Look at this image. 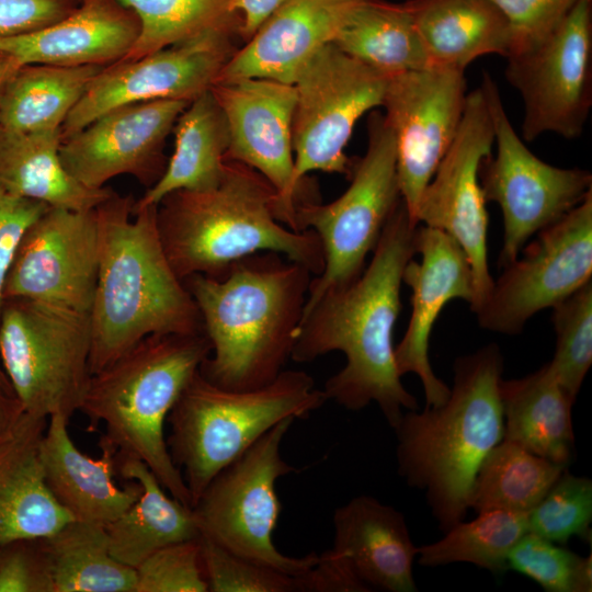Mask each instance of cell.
Instances as JSON below:
<instances>
[{
	"label": "cell",
	"mask_w": 592,
	"mask_h": 592,
	"mask_svg": "<svg viewBox=\"0 0 592 592\" xmlns=\"http://www.w3.org/2000/svg\"><path fill=\"white\" fill-rule=\"evenodd\" d=\"M417 226L401 200L361 275L304 308L291 356L307 363L341 351L346 364L326 382L328 400L351 411L376 402L392 429L406 411L419 409L400 380L392 344L402 273L417 253Z\"/></svg>",
	"instance_id": "6da1fadb"
},
{
	"label": "cell",
	"mask_w": 592,
	"mask_h": 592,
	"mask_svg": "<svg viewBox=\"0 0 592 592\" xmlns=\"http://www.w3.org/2000/svg\"><path fill=\"white\" fill-rule=\"evenodd\" d=\"M98 278L89 312L90 373L150 334L204 332L197 305L162 248L157 205L114 192L95 207Z\"/></svg>",
	"instance_id": "7a4b0ae2"
},
{
	"label": "cell",
	"mask_w": 592,
	"mask_h": 592,
	"mask_svg": "<svg viewBox=\"0 0 592 592\" xmlns=\"http://www.w3.org/2000/svg\"><path fill=\"white\" fill-rule=\"evenodd\" d=\"M311 274L264 252L239 260L220 278L193 274L182 280L212 344L200 373L231 390L273 382L292 356Z\"/></svg>",
	"instance_id": "3957f363"
},
{
	"label": "cell",
	"mask_w": 592,
	"mask_h": 592,
	"mask_svg": "<svg viewBox=\"0 0 592 592\" xmlns=\"http://www.w3.org/2000/svg\"><path fill=\"white\" fill-rule=\"evenodd\" d=\"M453 371L442 405L406 411L394 429L398 473L424 491L444 532L465 516L476 474L504 432L499 346L488 344L456 358Z\"/></svg>",
	"instance_id": "277c9868"
},
{
	"label": "cell",
	"mask_w": 592,
	"mask_h": 592,
	"mask_svg": "<svg viewBox=\"0 0 592 592\" xmlns=\"http://www.w3.org/2000/svg\"><path fill=\"white\" fill-rule=\"evenodd\" d=\"M226 161L215 187L174 191L157 205L160 241L178 277L220 278L232 264L259 252L284 254L319 275L325 255L318 235L280 223L272 185L252 168Z\"/></svg>",
	"instance_id": "5b68a950"
},
{
	"label": "cell",
	"mask_w": 592,
	"mask_h": 592,
	"mask_svg": "<svg viewBox=\"0 0 592 592\" xmlns=\"http://www.w3.org/2000/svg\"><path fill=\"white\" fill-rule=\"evenodd\" d=\"M210 351L205 332L150 334L91 374L79 408L90 431L103 423L101 437L118 456L141 460L170 496L190 508L189 489L169 453L164 422Z\"/></svg>",
	"instance_id": "8992f818"
},
{
	"label": "cell",
	"mask_w": 592,
	"mask_h": 592,
	"mask_svg": "<svg viewBox=\"0 0 592 592\" xmlns=\"http://www.w3.org/2000/svg\"><path fill=\"white\" fill-rule=\"evenodd\" d=\"M327 400L303 371L284 369L270 384L249 390L219 387L198 371L167 419V445L192 508L210 480L270 429L286 418H307Z\"/></svg>",
	"instance_id": "52a82bcc"
},
{
	"label": "cell",
	"mask_w": 592,
	"mask_h": 592,
	"mask_svg": "<svg viewBox=\"0 0 592 592\" xmlns=\"http://www.w3.org/2000/svg\"><path fill=\"white\" fill-rule=\"evenodd\" d=\"M89 314L25 298L3 300L1 366L26 413L71 418L91 373Z\"/></svg>",
	"instance_id": "ba28073f"
},
{
	"label": "cell",
	"mask_w": 592,
	"mask_h": 592,
	"mask_svg": "<svg viewBox=\"0 0 592 592\" xmlns=\"http://www.w3.org/2000/svg\"><path fill=\"white\" fill-rule=\"evenodd\" d=\"M367 149L353 164L346 191L328 204L296 205L295 231L312 229L325 255L322 272L311 278L305 307L326 292L357 278L401 201L392 133L379 111L369 114Z\"/></svg>",
	"instance_id": "9c48e42d"
},
{
	"label": "cell",
	"mask_w": 592,
	"mask_h": 592,
	"mask_svg": "<svg viewBox=\"0 0 592 592\" xmlns=\"http://www.w3.org/2000/svg\"><path fill=\"white\" fill-rule=\"evenodd\" d=\"M294 418H286L223 468L208 483L193 511L201 535L249 560L299 577L318 554L291 557L272 539L281 513L275 491L278 478L297 471L281 454Z\"/></svg>",
	"instance_id": "30bf717a"
},
{
	"label": "cell",
	"mask_w": 592,
	"mask_h": 592,
	"mask_svg": "<svg viewBox=\"0 0 592 592\" xmlns=\"http://www.w3.org/2000/svg\"><path fill=\"white\" fill-rule=\"evenodd\" d=\"M389 77L345 54L333 43L317 50L293 82V186L307 198L304 179L312 171L351 177L345 147L356 122L382 106Z\"/></svg>",
	"instance_id": "8fae6325"
},
{
	"label": "cell",
	"mask_w": 592,
	"mask_h": 592,
	"mask_svg": "<svg viewBox=\"0 0 592 592\" xmlns=\"http://www.w3.org/2000/svg\"><path fill=\"white\" fill-rule=\"evenodd\" d=\"M492 119L496 156L483 159L479 182L487 202L497 203L503 215L504 236L499 265L519 258L525 242L555 224L592 191L588 170L565 169L536 157L515 133L499 89L487 72L480 84Z\"/></svg>",
	"instance_id": "7c38bea8"
},
{
	"label": "cell",
	"mask_w": 592,
	"mask_h": 592,
	"mask_svg": "<svg viewBox=\"0 0 592 592\" xmlns=\"http://www.w3.org/2000/svg\"><path fill=\"white\" fill-rule=\"evenodd\" d=\"M504 76L523 100V139L580 137L592 106V0H578L537 45L508 56Z\"/></svg>",
	"instance_id": "4fadbf2b"
},
{
	"label": "cell",
	"mask_w": 592,
	"mask_h": 592,
	"mask_svg": "<svg viewBox=\"0 0 592 592\" xmlns=\"http://www.w3.org/2000/svg\"><path fill=\"white\" fill-rule=\"evenodd\" d=\"M491 291L475 312L490 331L516 334L526 321L553 308L591 281L592 191L503 267Z\"/></svg>",
	"instance_id": "5bb4252c"
},
{
	"label": "cell",
	"mask_w": 592,
	"mask_h": 592,
	"mask_svg": "<svg viewBox=\"0 0 592 592\" xmlns=\"http://www.w3.org/2000/svg\"><path fill=\"white\" fill-rule=\"evenodd\" d=\"M494 144L492 119L479 86L468 92L453 143L419 200L414 223L440 229L465 251L473 274L476 312L486 301L493 280L487 258L488 213L479 169Z\"/></svg>",
	"instance_id": "9a60e30c"
},
{
	"label": "cell",
	"mask_w": 592,
	"mask_h": 592,
	"mask_svg": "<svg viewBox=\"0 0 592 592\" xmlns=\"http://www.w3.org/2000/svg\"><path fill=\"white\" fill-rule=\"evenodd\" d=\"M240 18L197 37L146 56L103 67L61 126V139L101 114L155 100L191 102L208 91L235 54Z\"/></svg>",
	"instance_id": "2e32d148"
},
{
	"label": "cell",
	"mask_w": 592,
	"mask_h": 592,
	"mask_svg": "<svg viewBox=\"0 0 592 592\" xmlns=\"http://www.w3.org/2000/svg\"><path fill=\"white\" fill-rule=\"evenodd\" d=\"M467 94L465 71L454 68L429 67L388 79L382 106L395 139L401 200L413 224L421 194L458 130Z\"/></svg>",
	"instance_id": "e0dca14e"
},
{
	"label": "cell",
	"mask_w": 592,
	"mask_h": 592,
	"mask_svg": "<svg viewBox=\"0 0 592 592\" xmlns=\"http://www.w3.org/2000/svg\"><path fill=\"white\" fill-rule=\"evenodd\" d=\"M99 250L95 208L48 207L19 243L5 277L3 300L25 298L89 314Z\"/></svg>",
	"instance_id": "ac0fdd59"
},
{
	"label": "cell",
	"mask_w": 592,
	"mask_h": 592,
	"mask_svg": "<svg viewBox=\"0 0 592 592\" xmlns=\"http://www.w3.org/2000/svg\"><path fill=\"white\" fill-rule=\"evenodd\" d=\"M210 92L228 126L226 160L252 168L272 185L275 216L295 231V209L301 200L293 186L294 84L241 78L215 82Z\"/></svg>",
	"instance_id": "d6986e66"
},
{
	"label": "cell",
	"mask_w": 592,
	"mask_h": 592,
	"mask_svg": "<svg viewBox=\"0 0 592 592\" xmlns=\"http://www.w3.org/2000/svg\"><path fill=\"white\" fill-rule=\"evenodd\" d=\"M189 103L155 100L112 109L61 139V161L90 189L124 174L150 187L166 169V139Z\"/></svg>",
	"instance_id": "ffe728a7"
},
{
	"label": "cell",
	"mask_w": 592,
	"mask_h": 592,
	"mask_svg": "<svg viewBox=\"0 0 592 592\" xmlns=\"http://www.w3.org/2000/svg\"><path fill=\"white\" fill-rule=\"evenodd\" d=\"M415 251L421 260H410L402 273V283L411 289V315L402 340L395 348V362L400 376L413 373L423 386L426 407L442 405L449 388L433 372L429 342L442 308L451 299L471 304L474 281L468 258L449 235L418 225Z\"/></svg>",
	"instance_id": "44dd1931"
},
{
	"label": "cell",
	"mask_w": 592,
	"mask_h": 592,
	"mask_svg": "<svg viewBox=\"0 0 592 592\" xmlns=\"http://www.w3.org/2000/svg\"><path fill=\"white\" fill-rule=\"evenodd\" d=\"M363 1L289 0L235 52L216 82L265 78L293 84L300 67L332 43Z\"/></svg>",
	"instance_id": "7402d4cb"
},
{
	"label": "cell",
	"mask_w": 592,
	"mask_h": 592,
	"mask_svg": "<svg viewBox=\"0 0 592 592\" xmlns=\"http://www.w3.org/2000/svg\"><path fill=\"white\" fill-rule=\"evenodd\" d=\"M139 33L135 13L118 0H79L42 29L0 36V54L24 65L106 67L126 56Z\"/></svg>",
	"instance_id": "603a6c76"
},
{
	"label": "cell",
	"mask_w": 592,
	"mask_h": 592,
	"mask_svg": "<svg viewBox=\"0 0 592 592\" xmlns=\"http://www.w3.org/2000/svg\"><path fill=\"white\" fill-rule=\"evenodd\" d=\"M69 418L54 414L39 444L45 482L61 508L72 519L107 524L124 513L140 496L135 480L119 487L117 449L101 437V455L92 458L73 443L68 431Z\"/></svg>",
	"instance_id": "cb8c5ba5"
},
{
	"label": "cell",
	"mask_w": 592,
	"mask_h": 592,
	"mask_svg": "<svg viewBox=\"0 0 592 592\" xmlns=\"http://www.w3.org/2000/svg\"><path fill=\"white\" fill-rule=\"evenodd\" d=\"M333 549L368 591L414 592L418 555L403 514L369 496H358L333 514Z\"/></svg>",
	"instance_id": "d4e9b609"
},
{
	"label": "cell",
	"mask_w": 592,
	"mask_h": 592,
	"mask_svg": "<svg viewBox=\"0 0 592 592\" xmlns=\"http://www.w3.org/2000/svg\"><path fill=\"white\" fill-rule=\"evenodd\" d=\"M47 421L25 412L0 440V546L46 537L72 520L45 482L39 444Z\"/></svg>",
	"instance_id": "484cf974"
},
{
	"label": "cell",
	"mask_w": 592,
	"mask_h": 592,
	"mask_svg": "<svg viewBox=\"0 0 592 592\" xmlns=\"http://www.w3.org/2000/svg\"><path fill=\"white\" fill-rule=\"evenodd\" d=\"M430 67L464 70L479 57H508L511 29L489 0H407L403 2Z\"/></svg>",
	"instance_id": "4316f807"
},
{
	"label": "cell",
	"mask_w": 592,
	"mask_h": 592,
	"mask_svg": "<svg viewBox=\"0 0 592 592\" xmlns=\"http://www.w3.org/2000/svg\"><path fill=\"white\" fill-rule=\"evenodd\" d=\"M117 474L141 487L139 498L118 517L105 524L111 555L136 568L156 550L201 536L193 508L169 496L139 459L117 456Z\"/></svg>",
	"instance_id": "83f0119b"
},
{
	"label": "cell",
	"mask_w": 592,
	"mask_h": 592,
	"mask_svg": "<svg viewBox=\"0 0 592 592\" xmlns=\"http://www.w3.org/2000/svg\"><path fill=\"white\" fill-rule=\"evenodd\" d=\"M503 440L568 467L574 444V399L557 382L547 364L517 379L500 382Z\"/></svg>",
	"instance_id": "f1b7e54d"
},
{
	"label": "cell",
	"mask_w": 592,
	"mask_h": 592,
	"mask_svg": "<svg viewBox=\"0 0 592 592\" xmlns=\"http://www.w3.org/2000/svg\"><path fill=\"white\" fill-rule=\"evenodd\" d=\"M60 144V129L14 133L0 128V185L49 207L94 209L114 191L90 189L76 180L61 161Z\"/></svg>",
	"instance_id": "f546056e"
},
{
	"label": "cell",
	"mask_w": 592,
	"mask_h": 592,
	"mask_svg": "<svg viewBox=\"0 0 592 592\" xmlns=\"http://www.w3.org/2000/svg\"><path fill=\"white\" fill-rule=\"evenodd\" d=\"M172 132L173 153L160 179L135 201V207L158 205L168 194L179 190L215 187L225 174L228 126L210 89L187 104Z\"/></svg>",
	"instance_id": "4dcf8cb0"
},
{
	"label": "cell",
	"mask_w": 592,
	"mask_h": 592,
	"mask_svg": "<svg viewBox=\"0 0 592 592\" xmlns=\"http://www.w3.org/2000/svg\"><path fill=\"white\" fill-rule=\"evenodd\" d=\"M101 66L24 65L0 90V128L14 133L61 130Z\"/></svg>",
	"instance_id": "1f68e13d"
},
{
	"label": "cell",
	"mask_w": 592,
	"mask_h": 592,
	"mask_svg": "<svg viewBox=\"0 0 592 592\" xmlns=\"http://www.w3.org/2000/svg\"><path fill=\"white\" fill-rule=\"evenodd\" d=\"M42 542L54 592H135L136 571L111 555L104 524L72 519Z\"/></svg>",
	"instance_id": "d6a6232c"
},
{
	"label": "cell",
	"mask_w": 592,
	"mask_h": 592,
	"mask_svg": "<svg viewBox=\"0 0 592 592\" xmlns=\"http://www.w3.org/2000/svg\"><path fill=\"white\" fill-rule=\"evenodd\" d=\"M332 43L388 77L430 67L403 2L364 0Z\"/></svg>",
	"instance_id": "836d02e7"
},
{
	"label": "cell",
	"mask_w": 592,
	"mask_h": 592,
	"mask_svg": "<svg viewBox=\"0 0 592 592\" xmlns=\"http://www.w3.org/2000/svg\"><path fill=\"white\" fill-rule=\"evenodd\" d=\"M567 467L503 440L481 463L469 496L476 512L508 510L526 514Z\"/></svg>",
	"instance_id": "e575fe53"
},
{
	"label": "cell",
	"mask_w": 592,
	"mask_h": 592,
	"mask_svg": "<svg viewBox=\"0 0 592 592\" xmlns=\"http://www.w3.org/2000/svg\"><path fill=\"white\" fill-rule=\"evenodd\" d=\"M526 532V514L508 510L478 512L475 520H460L447 528L437 542L418 547V561L425 567L468 562L500 573L506 570L511 548Z\"/></svg>",
	"instance_id": "d590c367"
},
{
	"label": "cell",
	"mask_w": 592,
	"mask_h": 592,
	"mask_svg": "<svg viewBox=\"0 0 592 592\" xmlns=\"http://www.w3.org/2000/svg\"><path fill=\"white\" fill-rule=\"evenodd\" d=\"M139 22L138 37L124 58L133 60L197 37L240 15L230 0H118Z\"/></svg>",
	"instance_id": "8d00e7d4"
},
{
	"label": "cell",
	"mask_w": 592,
	"mask_h": 592,
	"mask_svg": "<svg viewBox=\"0 0 592 592\" xmlns=\"http://www.w3.org/2000/svg\"><path fill=\"white\" fill-rule=\"evenodd\" d=\"M556 352L547 366L576 400L592 363V281L553 307Z\"/></svg>",
	"instance_id": "74e56055"
},
{
	"label": "cell",
	"mask_w": 592,
	"mask_h": 592,
	"mask_svg": "<svg viewBox=\"0 0 592 592\" xmlns=\"http://www.w3.org/2000/svg\"><path fill=\"white\" fill-rule=\"evenodd\" d=\"M592 481L565 469L526 513L527 532L565 545L578 536L591 540Z\"/></svg>",
	"instance_id": "f35d334b"
},
{
	"label": "cell",
	"mask_w": 592,
	"mask_h": 592,
	"mask_svg": "<svg viewBox=\"0 0 592 592\" xmlns=\"http://www.w3.org/2000/svg\"><path fill=\"white\" fill-rule=\"evenodd\" d=\"M200 546L209 592H298L297 577L230 553L203 535Z\"/></svg>",
	"instance_id": "ab89813d"
},
{
	"label": "cell",
	"mask_w": 592,
	"mask_h": 592,
	"mask_svg": "<svg viewBox=\"0 0 592 592\" xmlns=\"http://www.w3.org/2000/svg\"><path fill=\"white\" fill-rule=\"evenodd\" d=\"M135 592H207L200 537L164 546L136 568Z\"/></svg>",
	"instance_id": "60d3db41"
},
{
	"label": "cell",
	"mask_w": 592,
	"mask_h": 592,
	"mask_svg": "<svg viewBox=\"0 0 592 592\" xmlns=\"http://www.w3.org/2000/svg\"><path fill=\"white\" fill-rule=\"evenodd\" d=\"M581 556L526 532L511 548L506 570L524 574L548 592H576Z\"/></svg>",
	"instance_id": "b9f144b4"
},
{
	"label": "cell",
	"mask_w": 592,
	"mask_h": 592,
	"mask_svg": "<svg viewBox=\"0 0 592 592\" xmlns=\"http://www.w3.org/2000/svg\"><path fill=\"white\" fill-rule=\"evenodd\" d=\"M511 29L510 55L525 52L544 39L578 0H489Z\"/></svg>",
	"instance_id": "7bdbcfd3"
},
{
	"label": "cell",
	"mask_w": 592,
	"mask_h": 592,
	"mask_svg": "<svg viewBox=\"0 0 592 592\" xmlns=\"http://www.w3.org/2000/svg\"><path fill=\"white\" fill-rule=\"evenodd\" d=\"M0 592H54L42 537L0 546Z\"/></svg>",
	"instance_id": "ee69618b"
},
{
	"label": "cell",
	"mask_w": 592,
	"mask_h": 592,
	"mask_svg": "<svg viewBox=\"0 0 592 592\" xmlns=\"http://www.w3.org/2000/svg\"><path fill=\"white\" fill-rule=\"evenodd\" d=\"M0 185V316L3 286L19 243L27 228L48 208Z\"/></svg>",
	"instance_id": "f6af8a7d"
},
{
	"label": "cell",
	"mask_w": 592,
	"mask_h": 592,
	"mask_svg": "<svg viewBox=\"0 0 592 592\" xmlns=\"http://www.w3.org/2000/svg\"><path fill=\"white\" fill-rule=\"evenodd\" d=\"M79 0H0V36L32 32L70 13Z\"/></svg>",
	"instance_id": "bcb514c9"
},
{
	"label": "cell",
	"mask_w": 592,
	"mask_h": 592,
	"mask_svg": "<svg viewBox=\"0 0 592 592\" xmlns=\"http://www.w3.org/2000/svg\"><path fill=\"white\" fill-rule=\"evenodd\" d=\"M298 592H367L346 560L329 549L318 555L317 561L297 577Z\"/></svg>",
	"instance_id": "7dc6e473"
},
{
	"label": "cell",
	"mask_w": 592,
	"mask_h": 592,
	"mask_svg": "<svg viewBox=\"0 0 592 592\" xmlns=\"http://www.w3.org/2000/svg\"><path fill=\"white\" fill-rule=\"evenodd\" d=\"M289 0H230V10L240 15V37L247 42L276 10Z\"/></svg>",
	"instance_id": "c3c4849f"
},
{
	"label": "cell",
	"mask_w": 592,
	"mask_h": 592,
	"mask_svg": "<svg viewBox=\"0 0 592 592\" xmlns=\"http://www.w3.org/2000/svg\"><path fill=\"white\" fill-rule=\"evenodd\" d=\"M25 413L12 386L0 380V440L8 436Z\"/></svg>",
	"instance_id": "681fc988"
},
{
	"label": "cell",
	"mask_w": 592,
	"mask_h": 592,
	"mask_svg": "<svg viewBox=\"0 0 592 592\" xmlns=\"http://www.w3.org/2000/svg\"><path fill=\"white\" fill-rule=\"evenodd\" d=\"M19 68L15 60L9 56L0 54V90L8 78Z\"/></svg>",
	"instance_id": "f907efd6"
},
{
	"label": "cell",
	"mask_w": 592,
	"mask_h": 592,
	"mask_svg": "<svg viewBox=\"0 0 592 592\" xmlns=\"http://www.w3.org/2000/svg\"><path fill=\"white\" fill-rule=\"evenodd\" d=\"M0 380L4 382L7 384H10V382H9L7 375H5V373H4V371H3L2 366H1V363H0Z\"/></svg>",
	"instance_id": "816d5d0a"
}]
</instances>
